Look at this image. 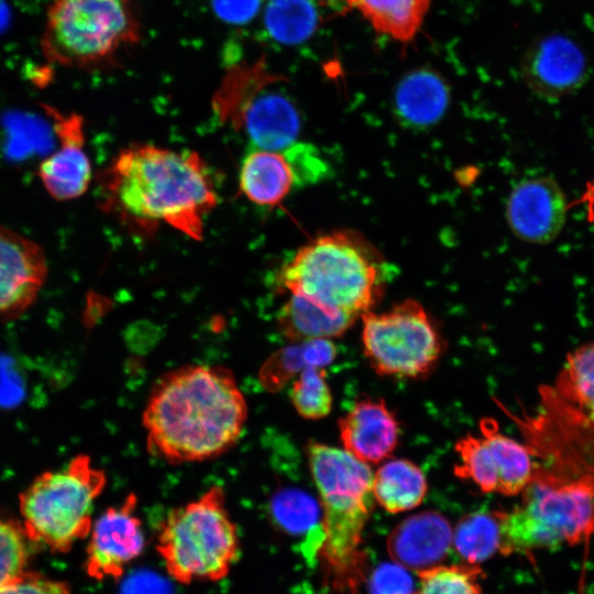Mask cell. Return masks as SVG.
<instances>
[{"label": "cell", "mask_w": 594, "mask_h": 594, "mask_svg": "<svg viewBox=\"0 0 594 594\" xmlns=\"http://www.w3.org/2000/svg\"><path fill=\"white\" fill-rule=\"evenodd\" d=\"M254 75L229 81L219 91L215 109L222 123L243 131L253 147L284 151L300 134L299 112L289 97L267 88L265 80Z\"/></svg>", "instance_id": "30bf717a"}, {"label": "cell", "mask_w": 594, "mask_h": 594, "mask_svg": "<svg viewBox=\"0 0 594 594\" xmlns=\"http://www.w3.org/2000/svg\"><path fill=\"white\" fill-rule=\"evenodd\" d=\"M319 11L315 0H268L263 26L277 43L295 45L307 41L317 30Z\"/></svg>", "instance_id": "d4e9b609"}, {"label": "cell", "mask_w": 594, "mask_h": 594, "mask_svg": "<svg viewBox=\"0 0 594 594\" xmlns=\"http://www.w3.org/2000/svg\"><path fill=\"white\" fill-rule=\"evenodd\" d=\"M453 527L436 510H425L400 521L389 534L386 548L399 566L419 573L441 564L452 547Z\"/></svg>", "instance_id": "2e32d148"}, {"label": "cell", "mask_w": 594, "mask_h": 594, "mask_svg": "<svg viewBox=\"0 0 594 594\" xmlns=\"http://www.w3.org/2000/svg\"><path fill=\"white\" fill-rule=\"evenodd\" d=\"M364 355L380 375L417 378L435 366L441 336L420 302L406 299L384 312L362 317Z\"/></svg>", "instance_id": "9c48e42d"}, {"label": "cell", "mask_w": 594, "mask_h": 594, "mask_svg": "<svg viewBox=\"0 0 594 594\" xmlns=\"http://www.w3.org/2000/svg\"><path fill=\"white\" fill-rule=\"evenodd\" d=\"M103 209L130 229L164 223L200 241L218 204L210 172L196 152L152 144L121 150L100 175Z\"/></svg>", "instance_id": "7a4b0ae2"}, {"label": "cell", "mask_w": 594, "mask_h": 594, "mask_svg": "<svg viewBox=\"0 0 594 594\" xmlns=\"http://www.w3.org/2000/svg\"><path fill=\"white\" fill-rule=\"evenodd\" d=\"M47 272L42 246L0 224V322L19 318L33 306Z\"/></svg>", "instance_id": "7c38bea8"}, {"label": "cell", "mask_w": 594, "mask_h": 594, "mask_svg": "<svg viewBox=\"0 0 594 594\" xmlns=\"http://www.w3.org/2000/svg\"><path fill=\"white\" fill-rule=\"evenodd\" d=\"M265 0H210L213 13L231 25H243L252 21Z\"/></svg>", "instance_id": "836d02e7"}, {"label": "cell", "mask_w": 594, "mask_h": 594, "mask_svg": "<svg viewBox=\"0 0 594 594\" xmlns=\"http://www.w3.org/2000/svg\"><path fill=\"white\" fill-rule=\"evenodd\" d=\"M136 506L138 497L131 493L92 522L85 560L86 572L91 579L118 580L143 553L145 535Z\"/></svg>", "instance_id": "8fae6325"}, {"label": "cell", "mask_w": 594, "mask_h": 594, "mask_svg": "<svg viewBox=\"0 0 594 594\" xmlns=\"http://www.w3.org/2000/svg\"><path fill=\"white\" fill-rule=\"evenodd\" d=\"M459 463L454 468L458 477L469 480L484 493L498 492V476L492 454L482 439L466 435L455 444Z\"/></svg>", "instance_id": "f1b7e54d"}, {"label": "cell", "mask_w": 594, "mask_h": 594, "mask_svg": "<svg viewBox=\"0 0 594 594\" xmlns=\"http://www.w3.org/2000/svg\"><path fill=\"white\" fill-rule=\"evenodd\" d=\"M248 406L232 372L220 365H186L153 386L142 414L151 454L173 464L202 462L240 439Z\"/></svg>", "instance_id": "6da1fadb"}, {"label": "cell", "mask_w": 594, "mask_h": 594, "mask_svg": "<svg viewBox=\"0 0 594 594\" xmlns=\"http://www.w3.org/2000/svg\"><path fill=\"white\" fill-rule=\"evenodd\" d=\"M340 440L345 451L364 463H378L397 447L399 427L383 399H360L339 420Z\"/></svg>", "instance_id": "e0dca14e"}, {"label": "cell", "mask_w": 594, "mask_h": 594, "mask_svg": "<svg viewBox=\"0 0 594 594\" xmlns=\"http://www.w3.org/2000/svg\"><path fill=\"white\" fill-rule=\"evenodd\" d=\"M0 594H72L64 582L44 574L23 571L19 575L0 583Z\"/></svg>", "instance_id": "d6a6232c"}, {"label": "cell", "mask_w": 594, "mask_h": 594, "mask_svg": "<svg viewBox=\"0 0 594 594\" xmlns=\"http://www.w3.org/2000/svg\"><path fill=\"white\" fill-rule=\"evenodd\" d=\"M372 29L399 43L413 41L421 29L432 0H342Z\"/></svg>", "instance_id": "ffe728a7"}, {"label": "cell", "mask_w": 594, "mask_h": 594, "mask_svg": "<svg viewBox=\"0 0 594 594\" xmlns=\"http://www.w3.org/2000/svg\"><path fill=\"white\" fill-rule=\"evenodd\" d=\"M355 321V318L334 314L293 294L277 315V327L290 342L336 338L346 332Z\"/></svg>", "instance_id": "44dd1931"}, {"label": "cell", "mask_w": 594, "mask_h": 594, "mask_svg": "<svg viewBox=\"0 0 594 594\" xmlns=\"http://www.w3.org/2000/svg\"><path fill=\"white\" fill-rule=\"evenodd\" d=\"M521 494L519 506L510 512L498 510L501 554L574 546L594 532L593 473L564 476L536 465Z\"/></svg>", "instance_id": "5b68a950"}, {"label": "cell", "mask_w": 594, "mask_h": 594, "mask_svg": "<svg viewBox=\"0 0 594 594\" xmlns=\"http://www.w3.org/2000/svg\"><path fill=\"white\" fill-rule=\"evenodd\" d=\"M575 202L583 206L586 220L590 223H593L594 222V178L586 185L582 196Z\"/></svg>", "instance_id": "e575fe53"}, {"label": "cell", "mask_w": 594, "mask_h": 594, "mask_svg": "<svg viewBox=\"0 0 594 594\" xmlns=\"http://www.w3.org/2000/svg\"><path fill=\"white\" fill-rule=\"evenodd\" d=\"M30 543L21 522L0 516V583L25 571Z\"/></svg>", "instance_id": "4dcf8cb0"}, {"label": "cell", "mask_w": 594, "mask_h": 594, "mask_svg": "<svg viewBox=\"0 0 594 594\" xmlns=\"http://www.w3.org/2000/svg\"><path fill=\"white\" fill-rule=\"evenodd\" d=\"M428 491L422 470L406 459L385 462L374 474L372 492L375 502L392 514L418 507Z\"/></svg>", "instance_id": "603a6c76"}, {"label": "cell", "mask_w": 594, "mask_h": 594, "mask_svg": "<svg viewBox=\"0 0 594 594\" xmlns=\"http://www.w3.org/2000/svg\"><path fill=\"white\" fill-rule=\"evenodd\" d=\"M551 394L594 421V340L568 355Z\"/></svg>", "instance_id": "cb8c5ba5"}, {"label": "cell", "mask_w": 594, "mask_h": 594, "mask_svg": "<svg viewBox=\"0 0 594 594\" xmlns=\"http://www.w3.org/2000/svg\"><path fill=\"white\" fill-rule=\"evenodd\" d=\"M156 549L169 576L180 584L223 580L238 561L240 538L221 486H212L170 510Z\"/></svg>", "instance_id": "8992f818"}, {"label": "cell", "mask_w": 594, "mask_h": 594, "mask_svg": "<svg viewBox=\"0 0 594 594\" xmlns=\"http://www.w3.org/2000/svg\"><path fill=\"white\" fill-rule=\"evenodd\" d=\"M417 574L418 587L411 594H482L480 564H439Z\"/></svg>", "instance_id": "4316f807"}, {"label": "cell", "mask_w": 594, "mask_h": 594, "mask_svg": "<svg viewBox=\"0 0 594 594\" xmlns=\"http://www.w3.org/2000/svg\"><path fill=\"white\" fill-rule=\"evenodd\" d=\"M57 148L38 165L45 190L58 201L81 197L88 189L92 168L85 151L84 122L78 116L54 114Z\"/></svg>", "instance_id": "9a60e30c"}, {"label": "cell", "mask_w": 594, "mask_h": 594, "mask_svg": "<svg viewBox=\"0 0 594 594\" xmlns=\"http://www.w3.org/2000/svg\"><path fill=\"white\" fill-rule=\"evenodd\" d=\"M106 483L105 471L82 453L36 475L19 494L21 526L31 543L68 552L89 535L94 503Z\"/></svg>", "instance_id": "52a82bcc"}, {"label": "cell", "mask_w": 594, "mask_h": 594, "mask_svg": "<svg viewBox=\"0 0 594 594\" xmlns=\"http://www.w3.org/2000/svg\"><path fill=\"white\" fill-rule=\"evenodd\" d=\"M381 252L354 230H336L302 245L282 267V289L358 319L382 298L389 279Z\"/></svg>", "instance_id": "277c9868"}, {"label": "cell", "mask_w": 594, "mask_h": 594, "mask_svg": "<svg viewBox=\"0 0 594 594\" xmlns=\"http://www.w3.org/2000/svg\"><path fill=\"white\" fill-rule=\"evenodd\" d=\"M480 431L497 471V493L507 496L521 493L530 482L536 468L528 446L502 433L493 418H483L480 422Z\"/></svg>", "instance_id": "7402d4cb"}, {"label": "cell", "mask_w": 594, "mask_h": 594, "mask_svg": "<svg viewBox=\"0 0 594 594\" xmlns=\"http://www.w3.org/2000/svg\"><path fill=\"white\" fill-rule=\"evenodd\" d=\"M521 75L537 96L558 100L581 88L587 77V62L578 44L553 34L529 46L521 61Z\"/></svg>", "instance_id": "5bb4252c"}, {"label": "cell", "mask_w": 594, "mask_h": 594, "mask_svg": "<svg viewBox=\"0 0 594 594\" xmlns=\"http://www.w3.org/2000/svg\"><path fill=\"white\" fill-rule=\"evenodd\" d=\"M450 97V87L439 72L416 68L406 73L395 87L394 113L406 128L427 129L446 114Z\"/></svg>", "instance_id": "ac0fdd59"}, {"label": "cell", "mask_w": 594, "mask_h": 594, "mask_svg": "<svg viewBox=\"0 0 594 594\" xmlns=\"http://www.w3.org/2000/svg\"><path fill=\"white\" fill-rule=\"evenodd\" d=\"M297 185L294 168L283 151L255 148L243 158L239 190L251 202L274 207Z\"/></svg>", "instance_id": "d6986e66"}, {"label": "cell", "mask_w": 594, "mask_h": 594, "mask_svg": "<svg viewBox=\"0 0 594 594\" xmlns=\"http://www.w3.org/2000/svg\"><path fill=\"white\" fill-rule=\"evenodd\" d=\"M570 207L564 193L552 177H527L512 189L506 205V218L518 239L548 244L562 231Z\"/></svg>", "instance_id": "4fadbf2b"}, {"label": "cell", "mask_w": 594, "mask_h": 594, "mask_svg": "<svg viewBox=\"0 0 594 594\" xmlns=\"http://www.w3.org/2000/svg\"><path fill=\"white\" fill-rule=\"evenodd\" d=\"M324 367L307 366L294 381L290 402L304 418L316 420L328 416L332 409V394Z\"/></svg>", "instance_id": "83f0119b"}, {"label": "cell", "mask_w": 594, "mask_h": 594, "mask_svg": "<svg viewBox=\"0 0 594 594\" xmlns=\"http://www.w3.org/2000/svg\"><path fill=\"white\" fill-rule=\"evenodd\" d=\"M264 361L258 372L263 388L277 392L305 367L315 366L310 340L292 342Z\"/></svg>", "instance_id": "f546056e"}, {"label": "cell", "mask_w": 594, "mask_h": 594, "mask_svg": "<svg viewBox=\"0 0 594 594\" xmlns=\"http://www.w3.org/2000/svg\"><path fill=\"white\" fill-rule=\"evenodd\" d=\"M273 509L280 521L296 529L308 527L318 515L316 501L298 490L278 492L273 499Z\"/></svg>", "instance_id": "1f68e13d"}, {"label": "cell", "mask_w": 594, "mask_h": 594, "mask_svg": "<svg viewBox=\"0 0 594 594\" xmlns=\"http://www.w3.org/2000/svg\"><path fill=\"white\" fill-rule=\"evenodd\" d=\"M139 37V22L129 0H54L42 45L54 63L89 67Z\"/></svg>", "instance_id": "ba28073f"}, {"label": "cell", "mask_w": 594, "mask_h": 594, "mask_svg": "<svg viewBox=\"0 0 594 594\" xmlns=\"http://www.w3.org/2000/svg\"><path fill=\"white\" fill-rule=\"evenodd\" d=\"M307 459L322 510L318 558L331 594H359L365 581L363 532L374 507L373 472L344 449L309 442Z\"/></svg>", "instance_id": "3957f363"}, {"label": "cell", "mask_w": 594, "mask_h": 594, "mask_svg": "<svg viewBox=\"0 0 594 594\" xmlns=\"http://www.w3.org/2000/svg\"><path fill=\"white\" fill-rule=\"evenodd\" d=\"M498 510H477L463 516L453 528L452 547L469 564H480L499 551Z\"/></svg>", "instance_id": "484cf974"}]
</instances>
